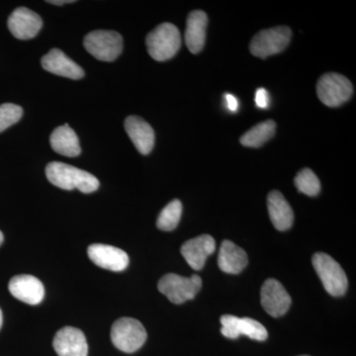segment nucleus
I'll use <instances>...</instances> for the list:
<instances>
[{"instance_id": "1", "label": "nucleus", "mask_w": 356, "mask_h": 356, "mask_svg": "<svg viewBox=\"0 0 356 356\" xmlns=\"http://www.w3.org/2000/svg\"><path fill=\"white\" fill-rule=\"evenodd\" d=\"M46 175L51 184L65 191L79 189L83 193L88 194L99 188V181L95 175L60 161L49 163Z\"/></svg>"}, {"instance_id": "2", "label": "nucleus", "mask_w": 356, "mask_h": 356, "mask_svg": "<svg viewBox=\"0 0 356 356\" xmlns=\"http://www.w3.org/2000/svg\"><path fill=\"white\" fill-rule=\"evenodd\" d=\"M146 44L149 56L158 62H165L177 55L181 46V36L177 26L163 23L147 36Z\"/></svg>"}, {"instance_id": "3", "label": "nucleus", "mask_w": 356, "mask_h": 356, "mask_svg": "<svg viewBox=\"0 0 356 356\" xmlns=\"http://www.w3.org/2000/svg\"><path fill=\"white\" fill-rule=\"evenodd\" d=\"M314 268L324 285L325 291L334 297L343 296L348 289V277L339 262L329 254L317 252L312 259Z\"/></svg>"}, {"instance_id": "4", "label": "nucleus", "mask_w": 356, "mask_h": 356, "mask_svg": "<svg viewBox=\"0 0 356 356\" xmlns=\"http://www.w3.org/2000/svg\"><path fill=\"white\" fill-rule=\"evenodd\" d=\"M147 331L139 321L121 318L112 325L111 341L119 350L133 353L140 350L147 341Z\"/></svg>"}, {"instance_id": "5", "label": "nucleus", "mask_w": 356, "mask_h": 356, "mask_svg": "<svg viewBox=\"0 0 356 356\" xmlns=\"http://www.w3.org/2000/svg\"><path fill=\"white\" fill-rule=\"evenodd\" d=\"M201 287L202 280L196 274L191 277H184L178 274L168 273L159 280L158 284L159 291L177 305L193 299Z\"/></svg>"}, {"instance_id": "6", "label": "nucleus", "mask_w": 356, "mask_h": 356, "mask_svg": "<svg viewBox=\"0 0 356 356\" xmlns=\"http://www.w3.org/2000/svg\"><path fill=\"white\" fill-rule=\"evenodd\" d=\"M83 44L90 55L103 62H113L123 50L121 35L109 30H96L89 33L84 38Z\"/></svg>"}, {"instance_id": "7", "label": "nucleus", "mask_w": 356, "mask_h": 356, "mask_svg": "<svg viewBox=\"0 0 356 356\" xmlns=\"http://www.w3.org/2000/svg\"><path fill=\"white\" fill-rule=\"evenodd\" d=\"M292 31L287 26H277L257 33L250 44V51L255 57L266 58L287 48Z\"/></svg>"}, {"instance_id": "8", "label": "nucleus", "mask_w": 356, "mask_h": 356, "mask_svg": "<svg viewBox=\"0 0 356 356\" xmlns=\"http://www.w3.org/2000/svg\"><path fill=\"white\" fill-rule=\"evenodd\" d=\"M318 99L329 107H339L348 102L353 93L350 79L339 74H325L317 84Z\"/></svg>"}, {"instance_id": "9", "label": "nucleus", "mask_w": 356, "mask_h": 356, "mask_svg": "<svg viewBox=\"0 0 356 356\" xmlns=\"http://www.w3.org/2000/svg\"><path fill=\"white\" fill-rule=\"evenodd\" d=\"M222 336L236 339L240 336H247L254 341H264L268 332L264 325L254 318H238L233 315H224L220 318Z\"/></svg>"}, {"instance_id": "10", "label": "nucleus", "mask_w": 356, "mask_h": 356, "mask_svg": "<svg viewBox=\"0 0 356 356\" xmlns=\"http://www.w3.org/2000/svg\"><path fill=\"white\" fill-rule=\"evenodd\" d=\"M261 302L267 314L278 318L289 310L291 297L280 281L267 280L261 287Z\"/></svg>"}, {"instance_id": "11", "label": "nucleus", "mask_w": 356, "mask_h": 356, "mask_svg": "<svg viewBox=\"0 0 356 356\" xmlns=\"http://www.w3.org/2000/svg\"><path fill=\"white\" fill-rule=\"evenodd\" d=\"M88 254L96 266L115 273L125 270L130 261L128 254L121 248L102 243L89 245Z\"/></svg>"}, {"instance_id": "12", "label": "nucleus", "mask_w": 356, "mask_h": 356, "mask_svg": "<svg viewBox=\"0 0 356 356\" xmlns=\"http://www.w3.org/2000/svg\"><path fill=\"white\" fill-rule=\"evenodd\" d=\"M42 26L43 21L38 14L26 7L15 9L8 18L9 31L19 40L34 38L41 30Z\"/></svg>"}, {"instance_id": "13", "label": "nucleus", "mask_w": 356, "mask_h": 356, "mask_svg": "<svg viewBox=\"0 0 356 356\" xmlns=\"http://www.w3.org/2000/svg\"><path fill=\"white\" fill-rule=\"evenodd\" d=\"M53 346L58 356H88L86 337L76 327H65L54 337Z\"/></svg>"}, {"instance_id": "14", "label": "nucleus", "mask_w": 356, "mask_h": 356, "mask_svg": "<svg viewBox=\"0 0 356 356\" xmlns=\"http://www.w3.org/2000/svg\"><path fill=\"white\" fill-rule=\"evenodd\" d=\"M13 297L29 305H38L43 301L44 288L43 283L29 274L14 276L8 285Z\"/></svg>"}, {"instance_id": "15", "label": "nucleus", "mask_w": 356, "mask_h": 356, "mask_svg": "<svg viewBox=\"0 0 356 356\" xmlns=\"http://www.w3.org/2000/svg\"><path fill=\"white\" fill-rule=\"evenodd\" d=\"M216 250V243L209 235H201L187 241L180 252L184 255L185 261L194 270H201L205 266L208 257H210Z\"/></svg>"}, {"instance_id": "16", "label": "nucleus", "mask_w": 356, "mask_h": 356, "mask_svg": "<svg viewBox=\"0 0 356 356\" xmlns=\"http://www.w3.org/2000/svg\"><path fill=\"white\" fill-rule=\"evenodd\" d=\"M41 65L47 72L57 76L70 79H81L84 76L83 67L70 60L64 51L58 49H53L44 55L42 58Z\"/></svg>"}, {"instance_id": "17", "label": "nucleus", "mask_w": 356, "mask_h": 356, "mask_svg": "<svg viewBox=\"0 0 356 356\" xmlns=\"http://www.w3.org/2000/svg\"><path fill=\"white\" fill-rule=\"evenodd\" d=\"M125 130L139 153H151L154 145V131L147 122L140 117L129 116L125 121Z\"/></svg>"}, {"instance_id": "18", "label": "nucleus", "mask_w": 356, "mask_h": 356, "mask_svg": "<svg viewBox=\"0 0 356 356\" xmlns=\"http://www.w3.org/2000/svg\"><path fill=\"white\" fill-rule=\"evenodd\" d=\"M267 208L271 222L278 231H287L294 221V213L283 194L277 191H271L267 196Z\"/></svg>"}, {"instance_id": "19", "label": "nucleus", "mask_w": 356, "mask_h": 356, "mask_svg": "<svg viewBox=\"0 0 356 356\" xmlns=\"http://www.w3.org/2000/svg\"><path fill=\"white\" fill-rule=\"evenodd\" d=\"M247 252L231 241H224L220 247L218 255V266L222 271L229 274H238L247 267Z\"/></svg>"}, {"instance_id": "20", "label": "nucleus", "mask_w": 356, "mask_h": 356, "mask_svg": "<svg viewBox=\"0 0 356 356\" xmlns=\"http://www.w3.org/2000/svg\"><path fill=\"white\" fill-rule=\"evenodd\" d=\"M207 24V14L204 11L194 10L189 14L185 31V42L192 54H198L202 51L206 41Z\"/></svg>"}, {"instance_id": "21", "label": "nucleus", "mask_w": 356, "mask_h": 356, "mask_svg": "<svg viewBox=\"0 0 356 356\" xmlns=\"http://www.w3.org/2000/svg\"><path fill=\"white\" fill-rule=\"evenodd\" d=\"M50 143L54 151L62 156L74 158L81 153L79 137L67 124L54 130L50 137Z\"/></svg>"}, {"instance_id": "22", "label": "nucleus", "mask_w": 356, "mask_h": 356, "mask_svg": "<svg viewBox=\"0 0 356 356\" xmlns=\"http://www.w3.org/2000/svg\"><path fill=\"white\" fill-rule=\"evenodd\" d=\"M275 130V122L273 120L261 122L243 134L241 137V144L248 147H261L273 137Z\"/></svg>"}, {"instance_id": "23", "label": "nucleus", "mask_w": 356, "mask_h": 356, "mask_svg": "<svg viewBox=\"0 0 356 356\" xmlns=\"http://www.w3.org/2000/svg\"><path fill=\"white\" fill-rule=\"evenodd\" d=\"M182 214V204L179 200H173L168 204L158 218L156 227L161 231L170 232L177 228Z\"/></svg>"}, {"instance_id": "24", "label": "nucleus", "mask_w": 356, "mask_h": 356, "mask_svg": "<svg viewBox=\"0 0 356 356\" xmlns=\"http://www.w3.org/2000/svg\"><path fill=\"white\" fill-rule=\"evenodd\" d=\"M295 185L301 193L305 195L317 196L321 191L320 180L313 170L304 168L295 177Z\"/></svg>"}, {"instance_id": "25", "label": "nucleus", "mask_w": 356, "mask_h": 356, "mask_svg": "<svg viewBox=\"0 0 356 356\" xmlns=\"http://www.w3.org/2000/svg\"><path fill=\"white\" fill-rule=\"evenodd\" d=\"M23 109L13 103L0 105V133L20 120Z\"/></svg>"}, {"instance_id": "26", "label": "nucleus", "mask_w": 356, "mask_h": 356, "mask_svg": "<svg viewBox=\"0 0 356 356\" xmlns=\"http://www.w3.org/2000/svg\"><path fill=\"white\" fill-rule=\"evenodd\" d=\"M255 103L259 108H267L269 104V95L266 89L259 88L255 93Z\"/></svg>"}, {"instance_id": "27", "label": "nucleus", "mask_w": 356, "mask_h": 356, "mask_svg": "<svg viewBox=\"0 0 356 356\" xmlns=\"http://www.w3.org/2000/svg\"><path fill=\"white\" fill-rule=\"evenodd\" d=\"M225 99H226L227 102V108L229 111L236 112L238 110V102L235 96L227 93V95H225Z\"/></svg>"}, {"instance_id": "28", "label": "nucleus", "mask_w": 356, "mask_h": 356, "mask_svg": "<svg viewBox=\"0 0 356 356\" xmlns=\"http://www.w3.org/2000/svg\"><path fill=\"white\" fill-rule=\"evenodd\" d=\"M48 3L55 4V6H63V4L72 3V0H51V1H47Z\"/></svg>"}, {"instance_id": "29", "label": "nucleus", "mask_w": 356, "mask_h": 356, "mask_svg": "<svg viewBox=\"0 0 356 356\" xmlns=\"http://www.w3.org/2000/svg\"><path fill=\"white\" fill-rule=\"evenodd\" d=\"M2 323H3V316H2L1 309H0V329H1Z\"/></svg>"}, {"instance_id": "30", "label": "nucleus", "mask_w": 356, "mask_h": 356, "mask_svg": "<svg viewBox=\"0 0 356 356\" xmlns=\"http://www.w3.org/2000/svg\"><path fill=\"white\" fill-rule=\"evenodd\" d=\"M3 240H4L3 234H2V232L0 231V245H1L2 243H3Z\"/></svg>"}, {"instance_id": "31", "label": "nucleus", "mask_w": 356, "mask_h": 356, "mask_svg": "<svg viewBox=\"0 0 356 356\" xmlns=\"http://www.w3.org/2000/svg\"><path fill=\"white\" fill-rule=\"evenodd\" d=\"M301 356H309V355H301Z\"/></svg>"}]
</instances>
